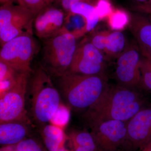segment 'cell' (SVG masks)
<instances>
[{"instance_id": "7", "label": "cell", "mask_w": 151, "mask_h": 151, "mask_svg": "<svg viewBox=\"0 0 151 151\" xmlns=\"http://www.w3.org/2000/svg\"><path fill=\"white\" fill-rule=\"evenodd\" d=\"M30 73H22L12 88L0 95V122L22 121L29 123L25 108Z\"/></svg>"}, {"instance_id": "29", "label": "cell", "mask_w": 151, "mask_h": 151, "mask_svg": "<svg viewBox=\"0 0 151 151\" xmlns=\"http://www.w3.org/2000/svg\"><path fill=\"white\" fill-rule=\"evenodd\" d=\"M0 151H18L17 145L3 146L1 148Z\"/></svg>"}, {"instance_id": "28", "label": "cell", "mask_w": 151, "mask_h": 151, "mask_svg": "<svg viewBox=\"0 0 151 151\" xmlns=\"http://www.w3.org/2000/svg\"><path fill=\"white\" fill-rule=\"evenodd\" d=\"M133 10L149 16L151 19V4L139 3L132 7Z\"/></svg>"}, {"instance_id": "20", "label": "cell", "mask_w": 151, "mask_h": 151, "mask_svg": "<svg viewBox=\"0 0 151 151\" xmlns=\"http://www.w3.org/2000/svg\"><path fill=\"white\" fill-rule=\"evenodd\" d=\"M107 19L108 26L111 29L115 31H121L129 26L131 15L126 10L116 8Z\"/></svg>"}, {"instance_id": "9", "label": "cell", "mask_w": 151, "mask_h": 151, "mask_svg": "<svg viewBox=\"0 0 151 151\" xmlns=\"http://www.w3.org/2000/svg\"><path fill=\"white\" fill-rule=\"evenodd\" d=\"M128 122L108 120L89 125L100 151H118L126 144Z\"/></svg>"}, {"instance_id": "14", "label": "cell", "mask_w": 151, "mask_h": 151, "mask_svg": "<svg viewBox=\"0 0 151 151\" xmlns=\"http://www.w3.org/2000/svg\"><path fill=\"white\" fill-rule=\"evenodd\" d=\"M28 123L11 121L0 123V144L2 146L17 145L26 139L28 134Z\"/></svg>"}, {"instance_id": "26", "label": "cell", "mask_w": 151, "mask_h": 151, "mask_svg": "<svg viewBox=\"0 0 151 151\" xmlns=\"http://www.w3.org/2000/svg\"><path fill=\"white\" fill-rule=\"evenodd\" d=\"M108 32L103 31L96 33L92 36L89 40L96 48L102 52L105 50Z\"/></svg>"}, {"instance_id": "10", "label": "cell", "mask_w": 151, "mask_h": 151, "mask_svg": "<svg viewBox=\"0 0 151 151\" xmlns=\"http://www.w3.org/2000/svg\"><path fill=\"white\" fill-rule=\"evenodd\" d=\"M105 66V58L103 52L90 40L84 41L77 45L67 72L82 75H100L104 74Z\"/></svg>"}, {"instance_id": "15", "label": "cell", "mask_w": 151, "mask_h": 151, "mask_svg": "<svg viewBox=\"0 0 151 151\" xmlns=\"http://www.w3.org/2000/svg\"><path fill=\"white\" fill-rule=\"evenodd\" d=\"M40 134L48 151H57L65 145L67 137L63 129L52 124L43 125Z\"/></svg>"}, {"instance_id": "6", "label": "cell", "mask_w": 151, "mask_h": 151, "mask_svg": "<svg viewBox=\"0 0 151 151\" xmlns=\"http://www.w3.org/2000/svg\"><path fill=\"white\" fill-rule=\"evenodd\" d=\"M37 48L33 34L19 36L1 46L0 61L19 73H30L32 71L31 63Z\"/></svg>"}, {"instance_id": "2", "label": "cell", "mask_w": 151, "mask_h": 151, "mask_svg": "<svg viewBox=\"0 0 151 151\" xmlns=\"http://www.w3.org/2000/svg\"><path fill=\"white\" fill-rule=\"evenodd\" d=\"M57 77L68 104L75 110L88 109L109 85L105 74L87 75L66 72Z\"/></svg>"}, {"instance_id": "1", "label": "cell", "mask_w": 151, "mask_h": 151, "mask_svg": "<svg viewBox=\"0 0 151 151\" xmlns=\"http://www.w3.org/2000/svg\"><path fill=\"white\" fill-rule=\"evenodd\" d=\"M147 101L138 91L120 85H109L84 118L89 126L108 120L129 121L145 107Z\"/></svg>"}, {"instance_id": "24", "label": "cell", "mask_w": 151, "mask_h": 151, "mask_svg": "<svg viewBox=\"0 0 151 151\" xmlns=\"http://www.w3.org/2000/svg\"><path fill=\"white\" fill-rule=\"evenodd\" d=\"M95 7L100 21L108 19L115 9L110 0H97Z\"/></svg>"}, {"instance_id": "31", "label": "cell", "mask_w": 151, "mask_h": 151, "mask_svg": "<svg viewBox=\"0 0 151 151\" xmlns=\"http://www.w3.org/2000/svg\"><path fill=\"white\" fill-rule=\"evenodd\" d=\"M16 2L21 4V0H0L1 4H6L9 3Z\"/></svg>"}, {"instance_id": "27", "label": "cell", "mask_w": 151, "mask_h": 151, "mask_svg": "<svg viewBox=\"0 0 151 151\" xmlns=\"http://www.w3.org/2000/svg\"><path fill=\"white\" fill-rule=\"evenodd\" d=\"M97 0H58L55 4L59 5V8L61 9L66 14L70 12L71 6L78 2L89 3L95 6Z\"/></svg>"}, {"instance_id": "13", "label": "cell", "mask_w": 151, "mask_h": 151, "mask_svg": "<svg viewBox=\"0 0 151 151\" xmlns=\"http://www.w3.org/2000/svg\"><path fill=\"white\" fill-rule=\"evenodd\" d=\"M129 27L140 51H151V20L142 14H132Z\"/></svg>"}, {"instance_id": "17", "label": "cell", "mask_w": 151, "mask_h": 151, "mask_svg": "<svg viewBox=\"0 0 151 151\" xmlns=\"http://www.w3.org/2000/svg\"><path fill=\"white\" fill-rule=\"evenodd\" d=\"M126 37L121 31L108 32L104 52L112 58H118L127 46Z\"/></svg>"}, {"instance_id": "19", "label": "cell", "mask_w": 151, "mask_h": 151, "mask_svg": "<svg viewBox=\"0 0 151 151\" xmlns=\"http://www.w3.org/2000/svg\"><path fill=\"white\" fill-rule=\"evenodd\" d=\"M21 73L4 63L0 61V95L14 85Z\"/></svg>"}, {"instance_id": "34", "label": "cell", "mask_w": 151, "mask_h": 151, "mask_svg": "<svg viewBox=\"0 0 151 151\" xmlns=\"http://www.w3.org/2000/svg\"><path fill=\"white\" fill-rule=\"evenodd\" d=\"M57 151H70L69 150H68L65 147V145L63 146L62 147L60 148V149H59Z\"/></svg>"}, {"instance_id": "30", "label": "cell", "mask_w": 151, "mask_h": 151, "mask_svg": "<svg viewBox=\"0 0 151 151\" xmlns=\"http://www.w3.org/2000/svg\"><path fill=\"white\" fill-rule=\"evenodd\" d=\"M141 150L142 151H151V138Z\"/></svg>"}, {"instance_id": "12", "label": "cell", "mask_w": 151, "mask_h": 151, "mask_svg": "<svg viewBox=\"0 0 151 151\" xmlns=\"http://www.w3.org/2000/svg\"><path fill=\"white\" fill-rule=\"evenodd\" d=\"M151 138V105L138 112L127 125L126 144L134 149L142 150Z\"/></svg>"}, {"instance_id": "8", "label": "cell", "mask_w": 151, "mask_h": 151, "mask_svg": "<svg viewBox=\"0 0 151 151\" xmlns=\"http://www.w3.org/2000/svg\"><path fill=\"white\" fill-rule=\"evenodd\" d=\"M142 57L136 45H127L117 58L115 75L119 85L136 90L143 87L140 71Z\"/></svg>"}, {"instance_id": "18", "label": "cell", "mask_w": 151, "mask_h": 151, "mask_svg": "<svg viewBox=\"0 0 151 151\" xmlns=\"http://www.w3.org/2000/svg\"><path fill=\"white\" fill-rule=\"evenodd\" d=\"M73 149L81 148L87 151H100L91 132L78 131L71 132L68 137Z\"/></svg>"}, {"instance_id": "3", "label": "cell", "mask_w": 151, "mask_h": 151, "mask_svg": "<svg viewBox=\"0 0 151 151\" xmlns=\"http://www.w3.org/2000/svg\"><path fill=\"white\" fill-rule=\"evenodd\" d=\"M30 85L33 117L39 124L45 125L50 122L61 103L59 92L42 67L35 71Z\"/></svg>"}, {"instance_id": "25", "label": "cell", "mask_w": 151, "mask_h": 151, "mask_svg": "<svg viewBox=\"0 0 151 151\" xmlns=\"http://www.w3.org/2000/svg\"><path fill=\"white\" fill-rule=\"evenodd\" d=\"M18 151H48L35 139L26 138L17 145Z\"/></svg>"}, {"instance_id": "16", "label": "cell", "mask_w": 151, "mask_h": 151, "mask_svg": "<svg viewBox=\"0 0 151 151\" xmlns=\"http://www.w3.org/2000/svg\"><path fill=\"white\" fill-rule=\"evenodd\" d=\"M69 13L83 17L86 22V31H92L100 21L95 6L89 3L78 2L71 6Z\"/></svg>"}, {"instance_id": "33", "label": "cell", "mask_w": 151, "mask_h": 151, "mask_svg": "<svg viewBox=\"0 0 151 151\" xmlns=\"http://www.w3.org/2000/svg\"><path fill=\"white\" fill-rule=\"evenodd\" d=\"M140 3H144V4H151V0H135Z\"/></svg>"}, {"instance_id": "4", "label": "cell", "mask_w": 151, "mask_h": 151, "mask_svg": "<svg viewBox=\"0 0 151 151\" xmlns=\"http://www.w3.org/2000/svg\"><path fill=\"white\" fill-rule=\"evenodd\" d=\"M76 37L65 27L51 37L43 40L42 67L55 77L68 71L77 48Z\"/></svg>"}, {"instance_id": "21", "label": "cell", "mask_w": 151, "mask_h": 151, "mask_svg": "<svg viewBox=\"0 0 151 151\" xmlns=\"http://www.w3.org/2000/svg\"><path fill=\"white\" fill-rule=\"evenodd\" d=\"M70 116L69 108L60 103L50 122L51 124L63 129L68 124Z\"/></svg>"}, {"instance_id": "23", "label": "cell", "mask_w": 151, "mask_h": 151, "mask_svg": "<svg viewBox=\"0 0 151 151\" xmlns=\"http://www.w3.org/2000/svg\"><path fill=\"white\" fill-rule=\"evenodd\" d=\"M140 71L143 87L151 92V61L142 55Z\"/></svg>"}, {"instance_id": "11", "label": "cell", "mask_w": 151, "mask_h": 151, "mask_svg": "<svg viewBox=\"0 0 151 151\" xmlns=\"http://www.w3.org/2000/svg\"><path fill=\"white\" fill-rule=\"evenodd\" d=\"M65 13L58 7L52 6L36 15L33 29L40 39H46L60 31L64 27Z\"/></svg>"}, {"instance_id": "32", "label": "cell", "mask_w": 151, "mask_h": 151, "mask_svg": "<svg viewBox=\"0 0 151 151\" xmlns=\"http://www.w3.org/2000/svg\"><path fill=\"white\" fill-rule=\"evenodd\" d=\"M141 52L143 56L150 60L151 61V51H142Z\"/></svg>"}, {"instance_id": "22", "label": "cell", "mask_w": 151, "mask_h": 151, "mask_svg": "<svg viewBox=\"0 0 151 151\" xmlns=\"http://www.w3.org/2000/svg\"><path fill=\"white\" fill-rule=\"evenodd\" d=\"M58 0H21V4L26 7L35 16L55 4Z\"/></svg>"}, {"instance_id": "5", "label": "cell", "mask_w": 151, "mask_h": 151, "mask_svg": "<svg viewBox=\"0 0 151 151\" xmlns=\"http://www.w3.org/2000/svg\"><path fill=\"white\" fill-rule=\"evenodd\" d=\"M14 3H6L0 7L1 46L19 36L33 34L35 16L26 7Z\"/></svg>"}]
</instances>
